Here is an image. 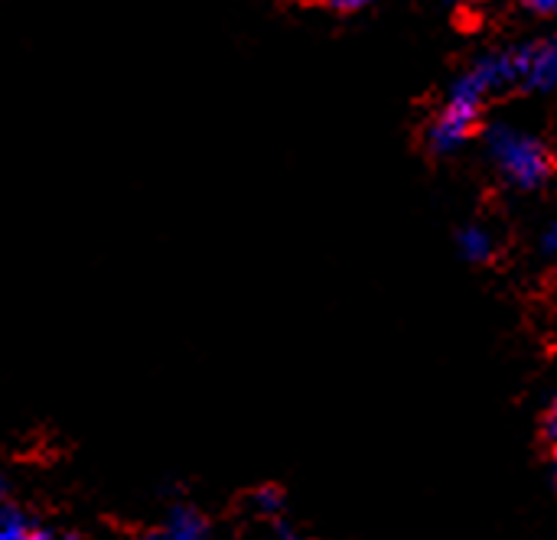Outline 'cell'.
<instances>
[{"instance_id":"7c38bea8","label":"cell","mask_w":557,"mask_h":540,"mask_svg":"<svg viewBox=\"0 0 557 540\" xmlns=\"http://www.w3.org/2000/svg\"><path fill=\"white\" fill-rule=\"evenodd\" d=\"M20 540H55V538H52V535H46V531H33V528H29V531H26Z\"/></svg>"},{"instance_id":"ba28073f","label":"cell","mask_w":557,"mask_h":540,"mask_svg":"<svg viewBox=\"0 0 557 540\" xmlns=\"http://www.w3.org/2000/svg\"><path fill=\"white\" fill-rule=\"evenodd\" d=\"M317 3H320V7H326V10H333V13L349 16V13H362V10L375 7L379 0H317Z\"/></svg>"},{"instance_id":"3957f363","label":"cell","mask_w":557,"mask_h":540,"mask_svg":"<svg viewBox=\"0 0 557 540\" xmlns=\"http://www.w3.org/2000/svg\"><path fill=\"white\" fill-rule=\"evenodd\" d=\"M557 88L555 36H539L522 42V88L525 95H552Z\"/></svg>"},{"instance_id":"5b68a950","label":"cell","mask_w":557,"mask_h":540,"mask_svg":"<svg viewBox=\"0 0 557 540\" xmlns=\"http://www.w3.org/2000/svg\"><path fill=\"white\" fill-rule=\"evenodd\" d=\"M163 540H209V522L196 508L176 505L166 518Z\"/></svg>"},{"instance_id":"2e32d148","label":"cell","mask_w":557,"mask_h":540,"mask_svg":"<svg viewBox=\"0 0 557 540\" xmlns=\"http://www.w3.org/2000/svg\"><path fill=\"white\" fill-rule=\"evenodd\" d=\"M284 540H304V538H294V535H284Z\"/></svg>"},{"instance_id":"52a82bcc","label":"cell","mask_w":557,"mask_h":540,"mask_svg":"<svg viewBox=\"0 0 557 540\" xmlns=\"http://www.w3.org/2000/svg\"><path fill=\"white\" fill-rule=\"evenodd\" d=\"M29 528V518L16 505H0V540H20Z\"/></svg>"},{"instance_id":"6da1fadb","label":"cell","mask_w":557,"mask_h":540,"mask_svg":"<svg viewBox=\"0 0 557 540\" xmlns=\"http://www.w3.org/2000/svg\"><path fill=\"white\" fill-rule=\"evenodd\" d=\"M476 137L483 140L490 166L516 192L532 196L555 179V150L539 130L516 121H490Z\"/></svg>"},{"instance_id":"30bf717a","label":"cell","mask_w":557,"mask_h":540,"mask_svg":"<svg viewBox=\"0 0 557 540\" xmlns=\"http://www.w3.org/2000/svg\"><path fill=\"white\" fill-rule=\"evenodd\" d=\"M542 440L548 443V447H555L557 440V411H555V401L548 404V411L542 414Z\"/></svg>"},{"instance_id":"277c9868","label":"cell","mask_w":557,"mask_h":540,"mask_svg":"<svg viewBox=\"0 0 557 540\" xmlns=\"http://www.w3.org/2000/svg\"><path fill=\"white\" fill-rule=\"evenodd\" d=\"M457 254L467 264H493L499 254V235L486 225V222H467L457 228L454 235Z\"/></svg>"},{"instance_id":"9a60e30c","label":"cell","mask_w":557,"mask_h":540,"mask_svg":"<svg viewBox=\"0 0 557 540\" xmlns=\"http://www.w3.org/2000/svg\"><path fill=\"white\" fill-rule=\"evenodd\" d=\"M55 540H78L75 535H65V538H55Z\"/></svg>"},{"instance_id":"9c48e42d","label":"cell","mask_w":557,"mask_h":540,"mask_svg":"<svg viewBox=\"0 0 557 540\" xmlns=\"http://www.w3.org/2000/svg\"><path fill=\"white\" fill-rule=\"evenodd\" d=\"M539 254H542V261H555V254H557V225L555 222H548V225L542 228V235H539Z\"/></svg>"},{"instance_id":"7a4b0ae2","label":"cell","mask_w":557,"mask_h":540,"mask_svg":"<svg viewBox=\"0 0 557 540\" xmlns=\"http://www.w3.org/2000/svg\"><path fill=\"white\" fill-rule=\"evenodd\" d=\"M486 108H490V101L457 72L454 81L447 85L441 104L434 108V114L424 124V134H421L424 150L441 160L463 153L476 140V134L486 121Z\"/></svg>"},{"instance_id":"8992f818","label":"cell","mask_w":557,"mask_h":540,"mask_svg":"<svg viewBox=\"0 0 557 540\" xmlns=\"http://www.w3.org/2000/svg\"><path fill=\"white\" fill-rule=\"evenodd\" d=\"M248 502H251V508H255L258 515H268V518H274V515L284 512V492H281L277 486H261V489H255Z\"/></svg>"},{"instance_id":"8fae6325","label":"cell","mask_w":557,"mask_h":540,"mask_svg":"<svg viewBox=\"0 0 557 540\" xmlns=\"http://www.w3.org/2000/svg\"><path fill=\"white\" fill-rule=\"evenodd\" d=\"M532 16H555L557 0H519Z\"/></svg>"},{"instance_id":"4fadbf2b","label":"cell","mask_w":557,"mask_h":540,"mask_svg":"<svg viewBox=\"0 0 557 540\" xmlns=\"http://www.w3.org/2000/svg\"><path fill=\"white\" fill-rule=\"evenodd\" d=\"M134 540H163V531H144V535H137Z\"/></svg>"},{"instance_id":"5bb4252c","label":"cell","mask_w":557,"mask_h":540,"mask_svg":"<svg viewBox=\"0 0 557 540\" xmlns=\"http://www.w3.org/2000/svg\"><path fill=\"white\" fill-rule=\"evenodd\" d=\"M3 492H7V482H3V476H0V499H3Z\"/></svg>"}]
</instances>
